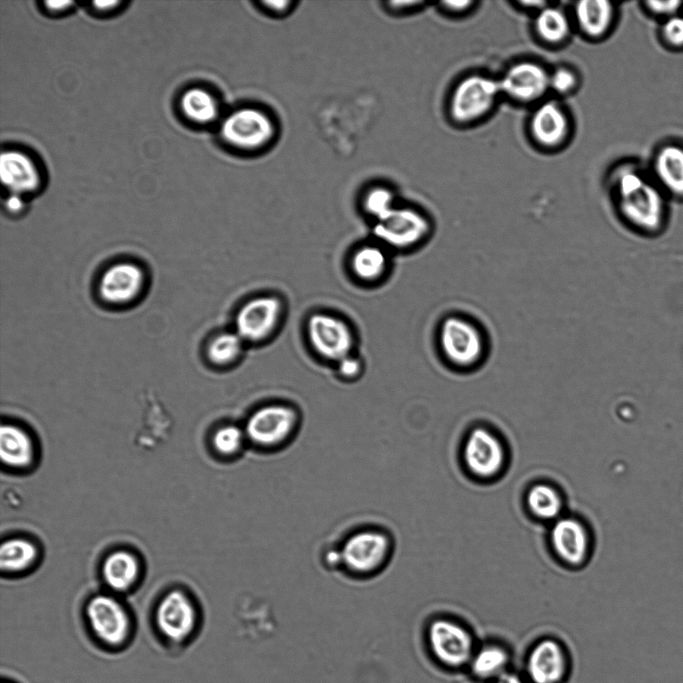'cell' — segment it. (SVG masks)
<instances>
[{
    "mask_svg": "<svg viewBox=\"0 0 683 683\" xmlns=\"http://www.w3.org/2000/svg\"><path fill=\"white\" fill-rule=\"evenodd\" d=\"M549 74L536 61L515 62L498 78L501 94L519 104L540 103L550 91Z\"/></svg>",
    "mask_w": 683,
    "mask_h": 683,
    "instance_id": "9a60e30c",
    "label": "cell"
},
{
    "mask_svg": "<svg viewBox=\"0 0 683 683\" xmlns=\"http://www.w3.org/2000/svg\"><path fill=\"white\" fill-rule=\"evenodd\" d=\"M284 313L282 301L262 295L245 302L235 317V331L245 343H260L278 328Z\"/></svg>",
    "mask_w": 683,
    "mask_h": 683,
    "instance_id": "5bb4252c",
    "label": "cell"
},
{
    "mask_svg": "<svg viewBox=\"0 0 683 683\" xmlns=\"http://www.w3.org/2000/svg\"><path fill=\"white\" fill-rule=\"evenodd\" d=\"M38 556L34 543L25 538H10L0 549V566L3 572H21L33 565Z\"/></svg>",
    "mask_w": 683,
    "mask_h": 683,
    "instance_id": "f546056e",
    "label": "cell"
},
{
    "mask_svg": "<svg viewBox=\"0 0 683 683\" xmlns=\"http://www.w3.org/2000/svg\"><path fill=\"white\" fill-rule=\"evenodd\" d=\"M388 265L386 248L379 243L360 246L351 258L354 276L364 282H375L381 279L387 272Z\"/></svg>",
    "mask_w": 683,
    "mask_h": 683,
    "instance_id": "484cf974",
    "label": "cell"
},
{
    "mask_svg": "<svg viewBox=\"0 0 683 683\" xmlns=\"http://www.w3.org/2000/svg\"><path fill=\"white\" fill-rule=\"evenodd\" d=\"M579 81L578 73L565 65L554 68L549 74L550 91L560 96L573 93L578 88Z\"/></svg>",
    "mask_w": 683,
    "mask_h": 683,
    "instance_id": "d6a6232c",
    "label": "cell"
},
{
    "mask_svg": "<svg viewBox=\"0 0 683 683\" xmlns=\"http://www.w3.org/2000/svg\"><path fill=\"white\" fill-rule=\"evenodd\" d=\"M435 347L440 361L449 371L472 374L488 361L491 338L478 318L464 311L451 310L437 323Z\"/></svg>",
    "mask_w": 683,
    "mask_h": 683,
    "instance_id": "7a4b0ae2",
    "label": "cell"
},
{
    "mask_svg": "<svg viewBox=\"0 0 683 683\" xmlns=\"http://www.w3.org/2000/svg\"><path fill=\"white\" fill-rule=\"evenodd\" d=\"M372 233L385 248L412 250L430 240L434 223L421 208L399 202L383 218L373 223Z\"/></svg>",
    "mask_w": 683,
    "mask_h": 683,
    "instance_id": "ba28073f",
    "label": "cell"
},
{
    "mask_svg": "<svg viewBox=\"0 0 683 683\" xmlns=\"http://www.w3.org/2000/svg\"><path fill=\"white\" fill-rule=\"evenodd\" d=\"M476 4L474 1H442L439 3L440 8L446 13H451L454 15H461L472 10V7Z\"/></svg>",
    "mask_w": 683,
    "mask_h": 683,
    "instance_id": "f35d334b",
    "label": "cell"
},
{
    "mask_svg": "<svg viewBox=\"0 0 683 683\" xmlns=\"http://www.w3.org/2000/svg\"><path fill=\"white\" fill-rule=\"evenodd\" d=\"M616 18L614 4L607 0H582L574 4L573 19L579 32L591 40H600L611 31Z\"/></svg>",
    "mask_w": 683,
    "mask_h": 683,
    "instance_id": "44dd1931",
    "label": "cell"
},
{
    "mask_svg": "<svg viewBox=\"0 0 683 683\" xmlns=\"http://www.w3.org/2000/svg\"><path fill=\"white\" fill-rule=\"evenodd\" d=\"M611 196L621 221L643 236L661 233L667 221V195L651 174L633 162H624L610 173Z\"/></svg>",
    "mask_w": 683,
    "mask_h": 683,
    "instance_id": "6da1fadb",
    "label": "cell"
},
{
    "mask_svg": "<svg viewBox=\"0 0 683 683\" xmlns=\"http://www.w3.org/2000/svg\"><path fill=\"white\" fill-rule=\"evenodd\" d=\"M463 459L467 469L476 477L489 479L504 468L506 454L500 437L486 425H476L466 435Z\"/></svg>",
    "mask_w": 683,
    "mask_h": 683,
    "instance_id": "4fadbf2b",
    "label": "cell"
},
{
    "mask_svg": "<svg viewBox=\"0 0 683 683\" xmlns=\"http://www.w3.org/2000/svg\"><path fill=\"white\" fill-rule=\"evenodd\" d=\"M571 119L566 109L556 100H543L536 105L528 120V131L533 142L547 150L561 148L571 135Z\"/></svg>",
    "mask_w": 683,
    "mask_h": 683,
    "instance_id": "2e32d148",
    "label": "cell"
},
{
    "mask_svg": "<svg viewBox=\"0 0 683 683\" xmlns=\"http://www.w3.org/2000/svg\"><path fill=\"white\" fill-rule=\"evenodd\" d=\"M72 1H46L45 5L53 11H61L68 6L72 5Z\"/></svg>",
    "mask_w": 683,
    "mask_h": 683,
    "instance_id": "7bdbcfd3",
    "label": "cell"
},
{
    "mask_svg": "<svg viewBox=\"0 0 683 683\" xmlns=\"http://www.w3.org/2000/svg\"><path fill=\"white\" fill-rule=\"evenodd\" d=\"M533 29L538 40L546 45L558 46L569 39L572 24L563 9L549 4L535 14Z\"/></svg>",
    "mask_w": 683,
    "mask_h": 683,
    "instance_id": "d4e9b609",
    "label": "cell"
},
{
    "mask_svg": "<svg viewBox=\"0 0 683 683\" xmlns=\"http://www.w3.org/2000/svg\"><path fill=\"white\" fill-rule=\"evenodd\" d=\"M222 142L239 155L254 157L272 148L280 134L276 116L255 103L237 106L220 121Z\"/></svg>",
    "mask_w": 683,
    "mask_h": 683,
    "instance_id": "277c9868",
    "label": "cell"
},
{
    "mask_svg": "<svg viewBox=\"0 0 683 683\" xmlns=\"http://www.w3.org/2000/svg\"><path fill=\"white\" fill-rule=\"evenodd\" d=\"M393 539L389 532L377 527L356 529L343 538L324 558L329 568L342 569L357 578H368L381 572L391 559Z\"/></svg>",
    "mask_w": 683,
    "mask_h": 683,
    "instance_id": "3957f363",
    "label": "cell"
},
{
    "mask_svg": "<svg viewBox=\"0 0 683 683\" xmlns=\"http://www.w3.org/2000/svg\"><path fill=\"white\" fill-rule=\"evenodd\" d=\"M383 10L391 16L412 14L423 8L426 2L419 0H390L382 2Z\"/></svg>",
    "mask_w": 683,
    "mask_h": 683,
    "instance_id": "8d00e7d4",
    "label": "cell"
},
{
    "mask_svg": "<svg viewBox=\"0 0 683 683\" xmlns=\"http://www.w3.org/2000/svg\"><path fill=\"white\" fill-rule=\"evenodd\" d=\"M245 341L234 331L222 332L209 343L207 355L218 366H226L237 361L242 355Z\"/></svg>",
    "mask_w": 683,
    "mask_h": 683,
    "instance_id": "4dcf8cb0",
    "label": "cell"
},
{
    "mask_svg": "<svg viewBox=\"0 0 683 683\" xmlns=\"http://www.w3.org/2000/svg\"><path fill=\"white\" fill-rule=\"evenodd\" d=\"M493 683H528L522 673L511 671Z\"/></svg>",
    "mask_w": 683,
    "mask_h": 683,
    "instance_id": "60d3db41",
    "label": "cell"
},
{
    "mask_svg": "<svg viewBox=\"0 0 683 683\" xmlns=\"http://www.w3.org/2000/svg\"><path fill=\"white\" fill-rule=\"evenodd\" d=\"M85 623L91 642L98 651L117 655L126 651L134 638L133 619L115 597L99 594L86 604Z\"/></svg>",
    "mask_w": 683,
    "mask_h": 683,
    "instance_id": "8992f818",
    "label": "cell"
},
{
    "mask_svg": "<svg viewBox=\"0 0 683 683\" xmlns=\"http://www.w3.org/2000/svg\"><path fill=\"white\" fill-rule=\"evenodd\" d=\"M99 10H108L119 4L118 1H96L93 3Z\"/></svg>",
    "mask_w": 683,
    "mask_h": 683,
    "instance_id": "ee69618b",
    "label": "cell"
},
{
    "mask_svg": "<svg viewBox=\"0 0 683 683\" xmlns=\"http://www.w3.org/2000/svg\"><path fill=\"white\" fill-rule=\"evenodd\" d=\"M336 364L339 376L346 380L356 379L363 371L362 360L353 354L347 355Z\"/></svg>",
    "mask_w": 683,
    "mask_h": 683,
    "instance_id": "74e56055",
    "label": "cell"
},
{
    "mask_svg": "<svg viewBox=\"0 0 683 683\" xmlns=\"http://www.w3.org/2000/svg\"><path fill=\"white\" fill-rule=\"evenodd\" d=\"M0 171L3 184L17 195L34 191L39 186L38 170L32 160L23 153L3 152Z\"/></svg>",
    "mask_w": 683,
    "mask_h": 683,
    "instance_id": "7402d4cb",
    "label": "cell"
},
{
    "mask_svg": "<svg viewBox=\"0 0 683 683\" xmlns=\"http://www.w3.org/2000/svg\"><path fill=\"white\" fill-rule=\"evenodd\" d=\"M144 276L141 268L133 263H118L106 270L100 281V294L113 304H125L134 300L142 290Z\"/></svg>",
    "mask_w": 683,
    "mask_h": 683,
    "instance_id": "d6986e66",
    "label": "cell"
},
{
    "mask_svg": "<svg viewBox=\"0 0 683 683\" xmlns=\"http://www.w3.org/2000/svg\"><path fill=\"white\" fill-rule=\"evenodd\" d=\"M550 3L547 1H539V0H527V1H517L516 5H518L521 9L531 11L534 14H536L538 11L549 5Z\"/></svg>",
    "mask_w": 683,
    "mask_h": 683,
    "instance_id": "ab89813d",
    "label": "cell"
},
{
    "mask_svg": "<svg viewBox=\"0 0 683 683\" xmlns=\"http://www.w3.org/2000/svg\"><path fill=\"white\" fill-rule=\"evenodd\" d=\"M153 624L162 650L175 656L195 640L199 631L198 610L187 594L174 589L157 604Z\"/></svg>",
    "mask_w": 683,
    "mask_h": 683,
    "instance_id": "52a82bcc",
    "label": "cell"
},
{
    "mask_svg": "<svg viewBox=\"0 0 683 683\" xmlns=\"http://www.w3.org/2000/svg\"><path fill=\"white\" fill-rule=\"evenodd\" d=\"M659 35L667 48L683 50V14L678 13L663 20Z\"/></svg>",
    "mask_w": 683,
    "mask_h": 683,
    "instance_id": "836d02e7",
    "label": "cell"
},
{
    "mask_svg": "<svg viewBox=\"0 0 683 683\" xmlns=\"http://www.w3.org/2000/svg\"><path fill=\"white\" fill-rule=\"evenodd\" d=\"M211 445L217 455L223 458L238 457L248 444L245 430L236 424L219 427L212 435Z\"/></svg>",
    "mask_w": 683,
    "mask_h": 683,
    "instance_id": "1f68e13d",
    "label": "cell"
},
{
    "mask_svg": "<svg viewBox=\"0 0 683 683\" xmlns=\"http://www.w3.org/2000/svg\"><path fill=\"white\" fill-rule=\"evenodd\" d=\"M683 3L681 1H645L644 8L652 16L660 18L662 21L680 13Z\"/></svg>",
    "mask_w": 683,
    "mask_h": 683,
    "instance_id": "d590c367",
    "label": "cell"
},
{
    "mask_svg": "<svg viewBox=\"0 0 683 683\" xmlns=\"http://www.w3.org/2000/svg\"><path fill=\"white\" fill-rule=\"evenodd\" d=\"M423 642L426 654L434 665L451 673L467 671L479 645L467 625L447 616L435 617L427 623Z\"/></svg>",
    "mask_w": 683,
    "mask_h": 683,
    "instance_id": "5b68a950",
    "label": "cell"
},
{
    "mask_svg": "<svg viewBox=\"0 0 683 683\" xmlns=\"http://www.w3.org/2000/svg\"><path fill=\"white\" fill-rule=\"evenodd\" d=\"M358 202L361 211L373 223L383 218L399 203L397 190L391 184L382 181L364 186Z\"/></svg>",
    "mask_w": 683,
    "mask_h": 683,
    "instance_id": "4316f807",
    "label": "cell"
},
{
    "mask_svg": "<svg viewBox=\"0 0 683 683\" xmlns=\"http://www.w3.org/2000/svg\"><path fill=\"white\" fill-rule=\"evenodd\" d=\"M306 331L311 347L321 358L336 363L352 354L355 334L342 318L330 313H314L307 321Z\"/></svg>",
    "mask_w": 683,
    "mask_h": 683,
    "instance_id": "7c38bea8",
    "label": "cell"
},
{
    "mask_svg": "<svg viewBox=\"0 0 683 683\" xmlns=\"http://www.w3.org/2000/svg\"><path fill=\"white\" fill-rule=\"evenodd\" d=\"M183 113L199 124H210L220 118V103L217 97L206 89L192 88L181 97Z\"/></svg>",
    "mask_w": 683,
    "mask_h": 683,
    "instance_id": "83f0119b",
    "label": "cell"
},
{
    "mask_svg": "<svg viewBox=\"0 0 683 683\" xmlns=\"http://www.w3.org/2000/svg\"><path fill=\"white\" fill-rule=\"evenodd\" d=\"M2 462L11 468L28 467L34 459V445L29 434L22 428L3 424L0 430Z\"/></svg>",
    "mask_w": 683,
    "mask_h": 683,
    "instance_id": "603a6c76",
    "label": "cell"
},
{
    "mask_svg": "<svg viewBox=\"0 0 683 683\" xmlns=\"http://www.w3.org/2000/svg\"><path fill=\"white\" fill-rule=\"evenodd\" d=\"M6 207L10 212L18 213L23 208V202L17 194H13L7 199Z\"/></svg>",
    "mask_w": 683,
    "mask_h": 683,
    "instance_id": "b9f144b4",
    "label": "cell"
},
{
    "mask_svg": "<svg viewBox=\"0 0 683 683\" xmlns=\"http://www.w3.org/2000/svg\"><path fill=\"white\" fill-rule=\"evenodd\" d=\"M139 572L138 559L126 550L112 552L105 558L102 566L105 583L116 592H125L134 586Z\"/></svg>",
    "mask_w": 683,
    "mask_h": 683,
    "instance_id": "cb8c5ba5",
    "label": "cell"
},
{
    "mask_svg": "<svg viewBox=\"0 0 683 683\" xmlns=\"http://www.w3.org/2000/svg\"><path fill=\"white\" fill-rule=\"evenodd\" d=\"M650 174L667 196L683 199V145L660 146L654 154Z\"/></svg>",
    "mask_w": 683,
    "mask_h": 683,
    "instance_id": "ffe728a7",
    "label": "cell"
},
{
    "mask_svg": "<svg viewBox=\"0 0 683 683\" xmlns=\"http://www.w3.org/2000/svg\"><path fill=\"white\" fill-rule=\"evenodd\" d=\"M1 683H22V682L19 681V680H18L17 678H15L14 676H12L11 674H8V675H7V674H4V673H3V674H2V678H1Z\"/></svg>",
    "mask_w": 683,
    "mask_h": 683,
    "instance_id": "f6af8a7d",
    "label": "cell"
},
{
    "mask_svg": "<svg viewBox=\"0 0 683 683\" xmlns=\"http://www.w3.org/2000/svg\"><path fill=\"white\" fill-rule=\"evenodd\" d=\"M513 650L499 640L479 642L467 672L480 683H493L510 673L513 664Z\"/></svg>",
    "mask_w": 683,
    "mask_h": 683,
    "instance_id": "ac0fdd59",
    "label": "cell"
},
{
    "mask_svg": "<svg viewBox=\"0 0 683 683\" xmlns=\"http://www.w3.org/2000/svg\"><path fill=\"white\" fill-rule=\"evenodd\" d=\"M297 410L286 404H268L254 410L243 428L248 444L262 452L282 449L290 442L299 426Z\"/></svg>",
    "mask_w": 683,
    "mask_h": 683,
    "instance_id": "30bf717a",
    "label": "cell"
},
{
    "mask_svg": "<svg viewBox=\"0 0 683 683\" xmlns=\"http://www.w3.org/2000/svg\"><path fill=\"white\" fill-rule=\"evenodd\" d=\"M572 667L567 645L556 637L544 636L526 650L522 675L528 683H566Z\"/></svg>",
    "mask_w": 683,
    "mask_h": 683,
    "instance_id": "8fae6325",
    "label": "cell"
},
{
    "mask_svg": "<svg viewBox=\"0 0 683 683\" xmlns=\"http://www.w3.org/2000/svg\"><path fill=\"white\" fill-rule=\"evenodd\" d=\"M550 542L559 559L572 566L582 564L589 553L588 531L581 521L573 517H560L554 521Z\"/></svg>",
    "mask_w": 683,
    "mask_h": 683,
    "instance_id": "e0dca14e",
    "label": "cell"
},
{
    "mask_svg": "<svg viewBox=\"0 0 683 683\" xmlns=\"http://www.w3.org/2000/svg\"><path fill=\"white\" fill-rule=\"evenodd\" d=\"M526 504L535 517L546 521H555L560 518L563 509V500L559 491L545 483L535 484L528 490Z\"/></svg>",
    "mask_w": 683,
    "mask_h": 683,
    "instance_id": "f1b7e54d",
    "label": "cell"
},
{
    "mask_svg": "<svg viewBox=\"0 0 683 683\" xmlns=\"http://www.w3.org/2000/svg\"><path fill=\"white\" fill-rule=\"evenodd\" d=\"M252 4L258 12L267 17L283 19L289 17L297 9L299 2L294 0H258L253 1Z\"/></svg>",
    "mask_w": 683,
    "mask_h": 683,
    "instance_id": "e575fe53",
    "label": "cell"
},
{
    "mask_svg": "<svg viewBox=\"0 0 683 683\" xmlns=\"http://www.w3.org/2000/svg\"><path fill=\"white\" fill-rule=\"evenodd\" d=\"M501 96L498 78L480 73L464 76L450 94V120L457 125L477 123L493 111Z\"/></svg>",
    "mask_w": 683,
    "mask_h": 683,
    "instance_id": "9c48e42d",
    "label": "cell"
}]
</instances>
